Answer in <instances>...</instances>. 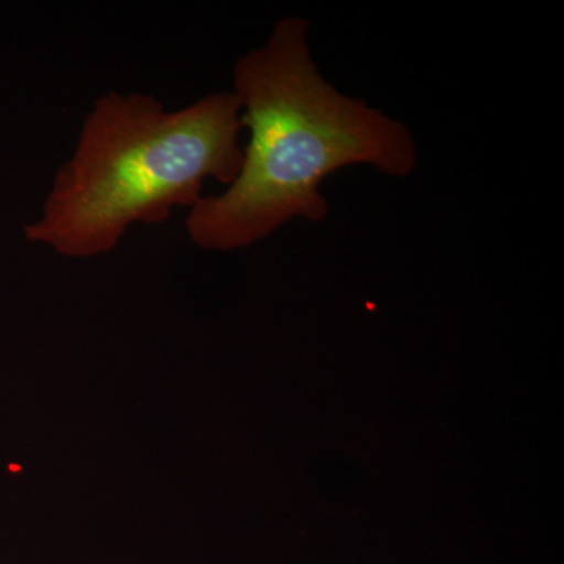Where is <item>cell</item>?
Instances as JSON below:
<instances>
[{
  "label": "cell",
  "mask_w": 564,
  "mask_h": 564,
  "mask_svg": "<svg viewBox=\"0 0 564 564\" xmlns=\"http://www.w3.org/2000/svg\"><path fill=\"white\" fill-rule=\"evenodd\" d=\"M307 31L303 18H284L263 46L234 66V93L250 141L228 191L192 207L185 228L196 247L240 250L293 218L325 220L322 182L345 166L362 163L388 176L413 173L417 150L406 126L323 79Z\"/></svg>",
  "instance_id": "obj_1"
},
{
  "label": "cell",
  "mask_w": 564,
  "mask_h": 564,
  "mask_svg": "<svg viewBox=\"0 0 564 564\" xmlns=\"http://www.w3.org/2000/svg\"><path fill=\"white\" fill-rule=\"evenodd\" d=\"M240 117L234 91L174 111L143 93L99 96L25 237L66 258H95L118 247L137 223L155 225L174 207L192 209L204 182L231 185L239 176Z\"/></svg>",
  "instance_id": "obj_2"
}]
</instances>
